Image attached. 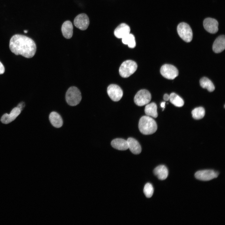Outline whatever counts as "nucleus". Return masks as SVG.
Returning a JSON list of instances; mask_svg holds the SVG:
<instances>
[{
    "label": "nucleus",
    "instance_id": "f257e3e1",
    "mask_svg": "<svg viewBox=\"0 0 225 225\" xmlns=\"http://www.w3.org/2000/svg\"><path fill=\"white\" fill-rule=\"evenodd\" d=\"M9 46L12 53L27 58L32 57L36 50V45L33 40L20 34L15 35L11 38Z\"/></svg>",
    "mask_w": 225,
    "mask_h": 225
},
{
    "label": "nucleus",
    "instance_id": "f03ea898",
    "mask_svg": "<svg viewBox=\"0 0 225 225\" xmlns=\"http://www.w3.org/2000/svg\"><path fill=\"white\" fill-rule=\"evenodd\" d=\"M138 128L143 134L149 135L156 132L157 126L155 121L152 118L148 116H144L139 120Z\"/></svg>",
    "mask_w": 225,
    "mask_h": 225
},
{
    "label": "nucleus",
    "instance_id": "7ed1b4c3",
    "mask_svg": "<svg viewBox=\"0 0 225 225\" xmlns=\"http://www.w3.org/2000/svg\"><path fill=\"white\" fill-rule=\"evenodd\" d=\"M66 99L67 103L70 106H76L80 102L82 99L81 92L77 87H71L66 92Z\"/></svg>",
    "mask_w": 225,
    "mask_h": 225
},
{
    "label": "nucleus",
    "instance_id": "20e7f679",
    "mask_svg": "<svg viewBox=\"0 0 225 225\" xmlns=\"http://www.w3.org/2000/svg\"><path fill=\"white\" fill-rule=\"evenodd\" d=\"M137 65L133 61L127 60L124 62L119 69L120 75L123 78H128L133 74L136 70Z\"/></svg>",
    "mask_w": 225,
    "mask_h": 225
},
{
    "label": "nucleus",
    "instance_id": "39448f33",
    "mask_svg": "<svg viewBox=\"0 0 225 225\" xmlns=\"http://www.w3.org/2000/svg\"><path fill=\"white\" fill-rule=\"evenodd\" d=\"M177 30L180 37L184 41L189 42L192 41V32L188 24L184 22L180 23L177 26Z\"/></svg>",
    "mask_w": 225,
    "mask_h": 225
},
{
    "label": "nucleus",
    "instance_id": "423d86ee",
    "mask_svg": "<svg viewBox=\"0 0 225 225\" xmlns=\"http://www.w3.org/2000/svg\"><path fill=\"white\" fill-rule=\"evenodd\" d=\"M151 99L150 92L146 89H142L137 92L134 98L135 103L138 106H142L148 103Z\"/></svg>",
    "mask_w": 225,
    "mask_h": 225
},
{
    "label": "nucleus",
    "instance_id": "0eeeda50",
    "mask_svg": "<svg viewBox=\"0 0 225 225\" xmlns=\"http://www.w3.org/2000/svg\"><path fill=\"white\" fill-rule=\"evenodd\" d=\"M160 71L162 76L168 79H173L178 75V69L174 66L169 64L162 65Z\"/></svg>",
    "mask_w": 225,
    "mask_h": 225
},
{
    "label": "nucleus",
    "instance_id": "6e6552de",
    "mask_svg": "<svg viewBox=\"0 0 225 225\" xmlns=\"http://www.w3.org/2000/svg\"><path fill=\"white\" fill-rule=\"evenodd\" d=\"M219 173L213 170H204L198 171L195 174L196 178L203 181H208L217 178Z\"/></svg>",
    "mask_w": 225,
    "mask_h": 225
},
{
    "label": "nucleus",
    "instance_id": "1a4fd4ad",
    "mask_svg": "<svg viewBox=\"0 0 225 225\" xmlns=\"http://www.w3.org/2000/svg\"><path fill=\"white\" fill-rule=\"evenodd\" d=\"M107 93L110 98L113 101H119L123 96V91L118 85L112 84L107 88Z\"/></svg>",
    "mask_w": 225,
    "mask_h": 225
},
{
    "label": "nucleus",
    "instance_id": "9d476101",
    "mask_svg": "<svg viewBox=\"0 0 225 225\" xmlns=\"http://www.w3.org/2000/svg\"><path fill=\"white\" fill-rule=\"evenodd\" d=\"M74 24L76 27L81 30H85L89 24V18L85 13L79 14L74 18Z\"/></svg>",
    "mask_w": 225,
    "mask_h": 225
},
{
    "label": "nucleus",
    "instance_id": "9b49d317",
    "mask_svg": "<svg viewBox=\"0 0 225 225\" xmlns=\"http://www.w3.org/2000/svg\"><path fill=\"white\" fill-rule=\"evenodd\" d=\"M218 21L214 18H208L203 21L204 28L207 32L211 33H215L218 31Z\"/></svg>",
    "mask_w": 225,
    "mask_h": 225
},
{
    "label": "nucleus",
    "instance_id": "f8f14e48",
    "mask_svg": "<svg viewBox=\"0 0 225 225\" xmlns=\"http://www.w3.org/2000/svg\"><path fill=\"white\" fill-rule=\"evenodd\" d=\"M21 111L17 107L14 108L11 111L10 114L5 113L1 118V121L4 124H7L14 120L20 113Z\"/></svg>",
    "mask_w": 225,
    "mask_h": 225
},
{
    "label": "nucleus",
    "instance_id": "ddd939ff",
    "mask_svg": "<svg viewBox=\"0 0 225 225\" xmlns=\"http://www.w3.org/2000/svg\"><path fill=\"white\" fill-rule=\"evenodd\" d=\"M130 27L125 23H122L118 25L114 31V34L118 38H122L130 33Z\"/></svg>",
    "mask_w": 225,
    "mask_h": 225
},
{
    "label": "nucleus",
    "instance_id": "4468645a",
    "mask_svg": "<svg viewBox=\"0 0 225 225\" xmlns=\"http://www.w3.org/2000/svg\"><path fill=\"white\" fill-rule=\"evenodd\" d=\"M225 48V37L221 35L217 37L214 41L212 45V50L216 53H219L223 51Z\"/></svg>",
    "mask_w": 225,
    "mask_h": 225
},
{
    "label": "nucleus",
    "instance_id": "2eb2a0df",
    "mask_svg": "<svg viewBox=\"0 0 225 225\" xmlns=\"http://www.w3.org/2000/svg\"><path fill=\"white\" fill-rule=\"evenodd\" d=\"M73 26L69 21H65L62 24L61 30L62 35L67 39H70L73 34Z\"/></svg>",
    "mask_w": 225,
    "mask_h": 225
},
{
    "label": "nucleus",
    "instance_id": "dca6fc26",
    "mask_svg": "<svg viewBox=\"0 0 225 225\" xmlns=\"http://www.w3.org/2000/svg\"><path fill=\"white\" fill-rule=\"evenodd\" d=\"M154 175L160 180H164L168 177V172L167 167L164 165L157 167L153 170Z\"/></svg>",
    "mask_w": 225,
    "mask_h": 225
},
{
    "label": "nucleus",
    "instance_id": "f3484780",
    "mask_svg": "<svg viewBox=\"0 0 225 225\" xmlns=\"http://www.w3.org/2000/svg\"><path fill=\"white\" fill-rule=\"evenodd\" d=\"M128 148L132 153L135 154H140L141 152V146L138 142L135 139L129 138L127 140Z\"/></svg>",
    "mask_w": 225,
    "mask_h": 225
},
{
    "label": "nucleus",
    "instance_id": "a211bd4d",
    "mask_svg": "<svg viewBox=\"0 0 225 225\" xmlns=\"http://www.w3.org/2000/svg\"><path fill=\"white\" fill-rule=\"evenodd\" d=\"M112 147L120 150H125L128 148V143L127 140L122 138H116L111 142Z\"/></svg>",
    "mask_w": 225,
    "mask_h": 225
},
{
    "label": "nucleus",
    "instance_id": "6ab92c4d",
    "mask_svg": "<svg viewBox=\"0 0 225 225\" xmlns=\"http://www.w3.org/2000/svg\"><path fill=\"white\" fill-rule=\"evenodd\" d=\"M49 119L52 125L56 128L61 127L63 121L61 116L55 112H52L49 115Z\"/></svg>",
    "mask_w": 225,
    "mask_h": 225
},
{
    "label": "nucleus",
    "instance_id": "aec40b11",
    "mask_svg": "<svg viewBox=\"0 0 225 225\" xmlns=\"http://www.w3.org/2000/svg\"><path fill=\"white\" fill-rule=\"evenodd\" d=\"M157 106L154 102H152L147 104L145 108V112L148 116H151L156 118L158 116L157 111Z\"/></svg>",
    "mask_w": 225,
    "mask_h": 225
},
{
    "label": "nucleus",
    "instance_id": "412c9836",
    "mask_svg": "<svg viewBox=\"0 0 225 225\" xmlns=\"http://www.w3.org/2000/svg\"><path fill=\"white\" fill-rule=\"evenodd\" d=\"M201 86L204 88L207 89L210 92L213 91L215 89V87L212 81L206 77H203L200 80Z\"/></svg>",
    "mask_w": 225,
    "mask_h": 225
},
{
    "label": "nucleus",
    "instance_id": "4be33fe9",
    "mask_svg": "<svg viewBox=\"0 0 225 225\" xmlns=\"http://www.w3.org/2000/svg\"><path fill=\"white\" fill-rule=\"evenodd\" d=\"M169 100L176 107H181L184 104L183 100L175 93H172L170 94Z\"/></svg>",
    "mask_w": 225,
    "mask_h": 225
},
{
    "label": "nucleus",
    "instance_id": "5701e85b",
    "mask_svg": "<svg viewBox=\"0 0 225 225\" xmlns=\"http://www.w3.org/2000/svg\"><path fill=\"white\" fill-rule=\"evenodd\" d=\"M122 43L128 45L131 48H133L136 46V42L134 36L132 34L129 33L122 38Z\"/></svg>",
    "mask_w": 225,
    "mask_h": 225
},
{
    "label": "nucleus",
    "instance_id": "b1692460",
    "mask_svg": "<svg viewBox=\"0 0 225 225\" xmlns=\"http://www.w3.org/2000/svg\"><path fill=\"white\" fill-rule=\"evenodd\" d=\"M192 117L195 119H200L202 118L204 116L205 111L202 107L196 108L192 112Z\"/></svg>",
    "mask_w": 225,
    "mask_h": 225
},
{
    "label": "nucleus",
    "instance_id": "393cba45",
    "mask_svg": "<svg viewBox=\"0 0 225 225\" xmlns=\"http://www.w3.org/2000/svg\"><path fill=\"white\" fill-rule=\"evenodd\" d=\"M153 187L151 183H148L144 186L143 192L147 198L151 197L153 194Z\"/></svg>",
    "mask_w": 225,
    "mask_h": 225
},
{
    "label": "nucleus",
    "instance_id": "a878e982",
    "mask_svg": "<svg viewBox=\"0 0 225 225\" xmlns=\"http://www.w3.org/2000/svg\"><path fill=\"white\" fill-rule=\"evenodd\" d=\"M25 106V104L24 102H22L20 103L17 106V107L19 108L21 111L23 110Z\"/></svg>",
    "mask_w": 225,
    "mask_h": 225
},
{
    "label": "nucleus",
    "instance_id": "bb28decb",
    "mask_svg": "<svg viewBox=\"0 0 225 225\" xmlns=\"http://www.w3.org/2000/svg\"><path fill=\"white\" fill-rule=\"evenodd\" d=\"M4 71V67L2 64L0 62V74H3Z\"/></svg>",
    "mask_w": 225,
    "mask_h": 225
},
{
    "label": "nucleus",
    "instance_id": "cd10ccee",
    "mask_svg": "<svg viewBox=\"0 0 225 225\" xmlns=\"http://www.w3.org/2000/svg\"><path fill=\"white\" fill-rule=\"evenodd\" d=\"M163 99L166 101H168L169 100V95L167 94H165L163 96Z\"/></svg>",
    "mask_w": 225,
    "mask_h": 225
},
{
    "label": "nucleus",
    "instance_id": "c85d7f7f",
    "mask_svg": "<svg viewBox=\"0 0 225 225\" xmlns=\"http://www.w3.org/2000/svg\"><path fill=\"white\" fill-rule=\"evenodd\" d=\"M165 102H162L161 104V107L162 108H163V109L165 108Z\"/></svg>",
    "mask_w": 225,
    "mask_h": 225
},
{
    "label": "nucleus",
    "instance_id": "c756f323",
    "mask_svg": "<svg viewBox=\"0 0 225 225\" xmlns=\"http://www.w3.org/2000/svg\"><path fill=\"white\" fill-rule=\"evenodd\" d=\"M24 32L25 33H27V32H28V31H27V30H24Z\"/></svg>",
    "mask_w": 225,
    "mask_h": 225
}]
</instances>
